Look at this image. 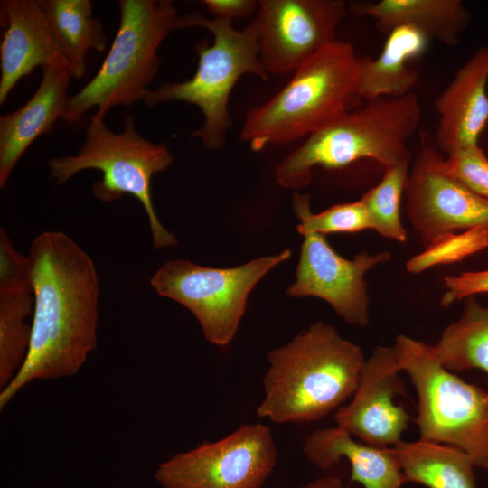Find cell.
I'll list each match as a JSON object with an SVG mask.
<instances>
[{"mask_svg":"<svg viewBox=\"0 0 488 488\" xmlns=\"http://www.w3.org/2000/svg\"><path fill=\"white\" fill-rule=\"evenodd\" d=\"M33 294L25 361L0 391V410L27 384L76 374L98 345V273L91 258L61 231L34 238L29 252Z\"/></svg>","mask_w":488,"mask_h":488,"instance_id":"obj_1","label":"cell"},{"mask_svg":"<svg viewBox=\"0 0 488 488\" xmlns=\"http://www.w3.org/2000/svg\"><path fill=\"white\" fill-rule=\"evenodd\" d=\"M257 416L277 424L321 419L352 397L365 363L361 348L323 322L268 353Z\"/></svg>","mask_w":488,"mask_h":488,"instance_id":"obj_2","label":"cell"},{"mask_svg":"<svg viewBox=\"0 0 488 488\" xmlns=\"http://www.w3.org/2000/svg\"><path fill=\"white\" fill-rule=\"evenodd\" d=\"M420 119V104L412 92L370 100L308 136L277 165L276 180L297 191L310 183L315 166L340 168L363 158L376 161L384 170L409 164L412 154L407 143Z\"/></svg>","mask_w":488,"mask_h":488,"instance_id":"obj_3","label":"cell"},{"mask_svg":"<svg viewBox=\"0 0 488 488\" xmlns=\"http://www.w3.org/2000/svg\"><path fill=\"white\" fill-rule=\"evenodd\" d=\"M359 57L349 42L335 41L295 70L273 98L246 116L240 138L253 151L308 136L356 108Z\"/></svg>","mask_w":488,"mask_h":488,"instance_id":"obj_4","label":"cell"},{"mask_svg":"<svg viewBox=\"0 0 488 488\" xmlns=\"http://www.w3.org/2000/svg\"><path fill=\"white\" fill-rule=\"evenodd\" d=\"M188 27H202L213 35L211 45L202 41L195 46V73L186 80L164 83L147 90L143 101L149 108L174 101L197 106L204 122L191 136L199 138L205 148L218 150L225 145L231 126L228 102L237 81L245 74L267 80L268 73L260 61L254 21L242 30H235L230 20L208 19L195 13L179 16L176 29Z\"/></svg>","mask_w":488,"mask_h":488,"instance_id":"obj_5","label":"cell"},{"mask_svg":"<svg viewBox=\"0 0 488 488\" xmlns=\"http://www.w3.org/2000/svg\"><path fill=\"white\" fill-rule=\"evenodd\" d=\"M104 117L97 113L92 115L76 155L49 160L50 178L61 184L81 171H100L102 178L92 188L97 199L111 202L125 194L134 196L148 217L154 247L176 245L175 237L161 224L151 195L153 176L165 171L174 162L169 146L165 142L155 144L141 136L132 116L125 118L120 133L110 130Z\"/></svg>","mask_w":488,"mask_h":488,"instance_id":"obj_6","label":"cell"},{"mask_svg":"<svg viewBox=\"0 0 488 488\" xmlns=\"http://www.w3.org/2000/svg\"><path fill=\"white\" fill-rule=\"evenodd\" d=\"M120 20L113 43L97 74L69 96L61 119L76 122L90 108L105 117L117 106L143 100L155 77L158 49L176 29L178 14L170 0H120Z\"/></svg>","mask_w":488,"mask_h":488,"instance_id":"obj_7","label":"cell"},{"mask_svg":"<svg viewBox=\"0 0 488 488\" xmlns=\"http://www.w3.org/2000/svg\"><path fill=\"white\" fill-rule=\"evenodd\" d=\"M393 347L417 392L419 439L456 446L488 469V392L447 370L434 345L400 334Z\"/></svg>","mask_w":488,"mask_h":488,"instance_id":"obj_8","label":"cell"},{"mask_svg":"<svg viewBox=\"0 0 488 488\" xmlns=\"http://www.w3.org/2000/svg\"><path fill=\"white\" fill-rule=\"evenodd\" d=\"M291 257L290 249L230 268L209 267L186 259L169 260L150 279L160 296L186 307L210 343L225 346L234 338L255 286Z\"/></svg>","mask_w":488,"mask_h":488,"instance_id":"obj_9","label":"cell"},{"mask_svg":"<svg viewBox=\"0 0 488 488\" xmlns=\"http://www.w3.org/2000/svg\"><path fill=\"white\" fill-rule=\"evenodd\" d=\"M277 458L271 429L248 424L220 440L174 455L158 465L154 477L163 488H261Z\"/></svg>","mask_w":488,"mask_h":488,"instance_id":"obj_10","label":"cell"},{"mask_svg":"<svg viewBox=\"0 0 488 488\" xmlns=\"http://www.w3.org/2000/svg\"><path fill=\"white\" fill-rule=\"evenodd\" d=\"M347 11L343 0H259L253 21L266 71H295L337 41Z\"/></svg>","mask_w":488,"mask_h":488,"instance_id":"obj_11","label":"cell"},{"mask_svg":"<svg viewBox=\"0 0 488 488\" xmlns=\"http://www.w3.org/2000/svg\"><path fill=\"white\" fill-rule=\"evenodd\" d=\"M389 258L387 251L370 254L363 250L347 259L334 251L324 235L306 234L300 248L296 281L286 295L321 298L347 324L366 326L370 323V297L365 275Z\"/></svg>","mask_w":488,"mask_h":488,"instance_id":"obj_12","label":"cell"},{"mask_svg":"<svg viewBox=\"0 0 488 488\" xmlns=\"http://www.w3.org/2000/svg\"><path fill=\"white\" fill-rule=\"evenodd\" d=\"M438 158L436 151L424 148L408 172L404 193L414 230L427 244L446 233L488 230V200L445 173Z\"/></svg>","mask_w":488,"mask_h":488,"instance_id":"obj_13","label":"cell"},{"mask_svg":"<svg viewBox=\"0 0 488 488\" xmlns=\"http://www.w3.org/2000/svg\"><path fill=\"white\" fill-rule=\"evenodd\" d=\"M393 345L377 346L365 361L352 401L334 414L336 426L363 443L390 447L400 443L410 416L395 402L405 384Z\"/></svg>","mask_w":488,"mask_h":488,"instance_id":"obj_14","label":"cell"},{"mask_svg":"<svg viewBox=\"0 0 488 488\" xmlns=\"http://www.w3.org/2000/svg\"><path fill=\"white\" fill-rule=\"evenodd\" d=\"M0 44V105L5 104L18 81L37 67L71 66L59 44L39 1L2 0Z\"/></svg>","mask_w":488,"mask_h":488,"instance_id":"obj_15","label":"cell"},{"mask_svg":"<svg viewBox=\"0 0 488 488\" xmlns=\"http://www.w3.org/2000/svg\"><path fill=\"white\" fill-rule=\"evenodd\" d=\"M488 47L479 48L438 96L436 139L447 155L478 145L488 123Z\"/></svg>","mask_w":488,"mask_h":488,"instance_id":"obj_16","label":"cell"},{"mask_svg":"<svg viewBox=\"0 0 488 488\" xmlns=\"http://www.w3.org/2000/svg\"><path fill=\"white\" fill-rule=\"evenodd\" d=\"M33 294L28 257L14 246L0 229V389L5 388L23 366L31 341Z\"/></svg>","mask_w":488,"mask_h":488,"instance_id":"obj_17","label":"cell"},{"mask_svg":"<svg viewBox=\"0 0 488 488\" xmlns=\"http://www.w3.org/2000/svg\"><path fill=\"white\" fill-rule=\"evenodd\" d=\"M72 71L67 68L42 69V80L28 101L0 117V188H4L20 158L42 135L51 134L62 117Z\"/></svg>","mask_w":488,"mask_h":488,"instance_id":"obj_18","label":"cell"},{"mask_svg":"<svg viewBox=\"0 0 488 488\" xmlns=\"http://www.w3.org/2000/svg\"><path fill=\"white\" fill-rule=\"evenodd\" d=\"M303 452L320 469H328L345 458L351 465L350 481L364 488H400L406 483L393 446L361 443L337 426L314 431Z\"/></svg>","mask_w":488,"mask_h":488,"instance_id":"obj_19","label":"cell"},{"mask_svg":"<svg viewBox=\"0 0 488 488\" xmlns=\"http://www.w3.org/2000/svg\"><path fill=\"white\" fill-rule=\"evenodd\" d=\"M348 10L356 16H368L376 27L389 33L400 26H409L446 46L457 45L472 16L460 0H380L353 1Z\"/></svg>","mask_w":488,"mask_h":488,"instance_id":"obj_20","label":"cell"},{"mask_svg":"<svg viewBox=\"0 0 488 488\" xmlns=\"http://www.w3.org/2000/svg\"><path fill=\"white\" fill-rule=\"evenodd\" d=\"M428 39L415 28L400 26L388 33L379 56L359 58L358 91L368 101L411 92L419 75L408 62L424 52Z\"/></svg>","mask_w":488,"mask_h":488,"instance_id":"obj_21","label":"cell"},{"mask_svg":"<svg viewBox=\"0 0 488 488\" xmlns=\"http://www.w3.org/2000/svg\"><path fill=\"white\" fill-rule=\"evenodd\" d=\"M405 481L427 488H476L474 461L464 450L423 439L393 446Z\"/></svg>","mask_w":488,"mask_h":488,"instance_id":"obj_22","label":"cell"},{"mask_svg":"<svg viewBox=\"0 0 488 488\" xmlns=\"http://www.w3.org/2000/svg\"><path fill=\"white\" fill-rule=\"evenodd\" d=\"M46 19L72 69L73 79L86 71L89 50L103 52L107 36L101 22L92 14L89 0H41Z\"/></svg>","mask_w":488,"mask_h":488,"instance_id":"obj_23","label":"cell"},{"mask_svg":"<svg viewBox=\"0 0 488 488\" xmlns=\"http://www.w3.org/2000/svg\"><path fill=\"white\" fill-rule=\"evenodd\" d=\"M464 300L462 315L443 331L434 348L447 370L480 369L488 375V306L474 296Z\"/></svg>","mask_w":488,"mask_h":488,"instance_id":"obj_24","label":"cell"},{"mask_svg":"<svg viewBox=\"0 0 488 488\" xmlns=\"http://www.w3.org/2000/svg\"><path fill=\"white\" fill-rule=\"evenodd\" d=\"M409 164H401L383 172L380 182L362 196L371 222V230L399 242L407 240L400 219V201L405 192Z\"/></svg>","mask_w":488,"mask_h":488,"instance_id":"obj_25","label":"cell"},{"mask_svg":"<svg viewBox=\"0 0 488 488\" xmlns=\"http://www.w3.org/2000/svg\"><path fill=\"white\" fill-rule=\"evenodd\" d=\"M295 215L300 221L298 232L305 236L310 233L325 235L333 232H358L371 230L366 207L361 201L333 205L319 213H313L310 197L295 191L292 196Z\"/></svg>","mask_w":488,"mask_h":488,"instance_id":"obj_26","label":"cell"},{"mask_svg":"<svg viewBox=\"0 0 488 488\" xmlns=\"http://www.w3.org/2000/svg\"><path fill=\"white\" fill-rule=\"evenodd\" d=\"M488 248V230L474 228L446 233L430 241L420 253L406 262V269L419 274L430 267L455 263Z\"/></svg>","mask_w":488,"mask_h":488,"instance_id":"obj_27","label":"cell"},{"mask_svg":"<svg viewBox=\"0 0 488 488\" xmlns=\"http://www.w3.org/2000/svg\"><path fill=\"white\" fill-rule=\"evenodd\" d=\"M438 164L476 194L488 200V158L479 145L448 155H439Z\"/></svg>","mask_w":488,"mask_h":488,"instance_id":"obj_28","label":"cell"},{"mask_svg":"<svg viewBox=\"0 0 488 488\" xmlns=\"http://www.w3.org/2000/svg\"><path fill=\"white\" fill-rule=\"evenodd\" d=\"M444 284L446 291L440 299V305L447 307L469 296L488 293V268L447 276L444 278Z\"/></svg>","mask_w":488,"mask_h":488,"instance_id":"obj_29","label":"cell"},{"mask_svg":"<svg viewBox=\"0 0 488 488\" xmlns=\"http://www.w3.org/2000/svg\"><path fill=\"white\" fill-rule=\"evenodd\" d=\"M202 5L216 18L230 21L251 16L258 8L256 0H203Z\"/></svg>","mask_w":488,"mask_h":488,"instance_id":"obj_30","label":"cell"},{"mask_svg":"<svg viewBox=\"0 0 488 488\" xmlns=\"http://www.w3.org/2000/svg\"><path fill=\"white\" fill-rule=\"evenodd\" d=\"M299 488H346L336 476H323L309 482Z\"/></svg>","mask_w":488,"mask_h":488,"instance_id":"obj_31","label":"cell"}]
</instances>
